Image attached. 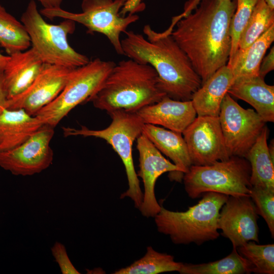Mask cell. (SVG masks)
Instances as JSON below:
<instances>
[{"label":"cell","instance_id":"obj_1","mask_svg":"<svg viewBox=\"0 0 274 274\" xmlns=\"http://www.w3.org/2000/svg\"><path fill=\"white\" fill-rule=\"evenodd\" d=\"M197 5L193 12L175 19L176 27L170 34L203 84L228 61L230 25L236 3V0H200Z\"/></svg>","mask_w":274,"mask_h":274},{"label":"cell","instance_id":"obj_2","mask_svg":"<svg viewBox=\"0 0 274 274\" xmlns=\"http://www.w3.org/2000/svg\"><path fill=\"white\" fill-rule=\"evenodd\" d=\"M170 30L158 32L149 24L143 35L126 31L121 40L124 55L156 72L159 89L170 98L190 100L200 87L201 80L191 61L172 37Z\"/></svg>","mask_w":274,"mask_h":274},{"label":"cell","instance_id":"obj_3","mask_svg":"<svg viewBox=\"0 0 274 274\" xmlns=\"http://www.w3.org/2000/svg\"><path fill=\"white\" fill-rule=\"evenodd\" d=\"M150 65L131 59L115 64L98 91L89 99L94 107L108 114L116 110L136 113L160 100L166 94Z\"/></svg>","mask_w":274,"mask_h":274},{"label":"cell","instance_id":"obj_4","mask_svg":"<svg viewBox=\"0 0 274 274\" xmlns=\"http://www.w3.org/2000/svg\"><path fill=\"white\" fill-rule=\"evenodd\" d=\"M197 204L183 212L168 210L161 206L155 216L158 232L168 235L175 244L194 243L200 245L219 236L217 221L221 209L229 196L204 193Z\"/></svg>","mask_w":274,"mask_h":274},{"label":"cell","instance_id":"obj_5","mask_svg":"<svg viewBox=\"0 0 274 274\" xmlns=\"http://www.w3.org/2000/svg\"><path fill=\"white\" fill-rule=\"evenodd\" d=\"M20 21L30 38L31 48L44 63L76 68L90 60L70 45L68 36L75 30L74 21L64 19L58 24H50L43 18L36 3L31 0L22 14Z\"/></svg>","mask_w":274,"mask_h":274},{"label":"cell","instance_id":"obj_6","mask_svg":"<svg viewBox=\"0 0 274 274\" xmlns=\"http://www.w3.org/2000/svg\"><path fill=\"white\" fill-rule=\"evenodd\" d=\"M112 122L109 126L100 130L91 129L85 126L80 128L63 127L64 136L95 137L105 140L118 154L124 164L128 188L120 198L129 197L134 207L140 208L143 199L140 180L135 172L132 154L134 141L142 134L144 123L136 113L116 110L109 114Z\"/></svg>","mask_w":274,"mask_h":274},{"label":"cell","instance_id":"obj_7","mask_svg":"<svg viewBox=\"0 0 274 274\" xmlns=\"http://www.w3.org/2000/svg\"><path fill=\"white\" fill-rule=\"evenodd\" d=\"M250 175L249 162L244 157L232 156L209 165H192L183 180L185 191L192 199L209 192L250 196Z\"/></svg>","mask_w":274,"mask_h":274},{"label":"cell","instance_id":"obj_8","mask_svg":"<svg viewBox=\"0 0 274 274\" xmlns=\"http://www.w3.org/2000/svg\"><path fill=\"white\" fill-rule=\"evenodd\" d=\"M115 64L97 58L73 69L57 97L35 116L44 124L55 128L72 110L98 91Z\"/></svg>","mask_w":274,"mask_h":274},{"label":"cell","instance_id":"obj_9","mask_svg":"<svg viewBox=\"0 0 274 274\" xmlns=\"http://www.w3.org/2000/svg\"><path fill=\"white\" fill-rule=\"evenodd\" d=\"M127 0H83L82 12L73 13L61 8L44 9L40 12L49 19L61 18L80 23L89 32H98L108 38L119 54L124 55L120 35L124 33L131 24L139 19V16L130 13L120 16L119 11Z\"/></svg>","mask_w":274,"mask_h":274},{"label":"cell","instance_id":"obj_10","mask_svg":"<svg viewBox=\"0 0 274 274\" xmlns=\"http://www.w3.org/2000/svg\"><path fill=\"white\" fill-rule=\"evenodd\" d=\"M218 117L229 156L245 158L266 122L254 110L242 108L228 93L223 99Z\"/></svg>","mask_w":274,"mask_h":274},{"label":"cell","instance_id":"obj_11","mask_svg":"<svg viewBox=\"0 0 274 274\" xmlns=\"http://www.w3.org/2000/svg\"><path fill=\"white\" fill-rule=\"evenodd\" d=\"M54 127L44 124L18 147L0 153V166L16 176H31L47 168L53 152L50 142Z\"/></svg>","mask_w":274,"mask_h":274},{"label":"cell","instance_id":"obj_12","mask_svg":"<svg viewBox=\"0 0 274 274\" xmlns=\"http://www.w3.org/2000/svg\"><path fill=\"white\" fill-rule=\"evenodd\" d=\"M192 165H207L230 157L218 117L197 116L183 131Z\"/></svg>","mask_w":274,"mask_h":274},{"label":"cell","instance_id":"obj_13","mask_svg":"<svg viewBox=\"0 0 274 274\" xmlns=\"http://www.w3.org/2000/svg\"><path fill=\"white\" fill-rule=\"evenodd\" d=\"M136 148L139 153L140 169L137 174L144 185L143 201L139 208L146 217H155L161 206L155 194V185L157 179L163 174L169 172L172 181L181 182L177 166L166 159L150 141L143 133L136 139Z\"/></svg>","mask_w":274,"mask_h":274},{"label":"cell","instance_id":"obj_14","mask_svg":"<svg viewBox=\"0 0 274 274\" xmlns=\"http://www.w3.org/2000/svg\"><path fill=\"white\" fill-rule=\"evenodd\" d=\"M73 69L44 63L36 78L26 89L8 99L7 109H22L29 114L35 116L57 97Z\"/></svg>","mask_w":274,"mask_h":274},{"label":"cell","instance_id":"obj_15","mask_svg":"<svg viewBox=\"0 0 274 274\" xmlns=\"http://www.w3.org/2000/svg\"><path fill=\"white\" fill-rule=\"evenodd\" d=\"M258 215L250 196H229L220 210L218 229L236 248L249 241L259 243Z\"/></svg>","mask_w":274,"mask_h":274},{"label":"cell","instance_id":"obj_16","mask_svg":"<svg viewBox=\"0 0 274 274\" xmlns=\"http://www.w3.org/2000/svg\"><path fill=\"white\" fill-rule=\"evenodd\" d=\"M145 124L161 125L182 133L196 117L192 101H181L165 95L159 101L136 112Z\"/></svg>","mask_w":274,"mask_h":274},{"label":"cell","instance_id":"obj_17","mask_svg":"<svg viewBox=\"0 0 274 274\" xmlns=\"http://www.w3.org/2000/svg\"><path fill=\"white\" fill-rule=\"evenodd\" d=\"M9 56V59L3 71L4 84L8 99L26 89L44 64L32 48Z\"/></svg>","mask_w":274,"mask_h":274},{"label":"cell","instance_id":"obj_18","mask_svg":"<svg viewBox=\"0 0 274 274\" xmlns=\"http://www.w3.org/2000/svg\"><path fill=\"white\" fill-rule=\"evenodd\" d=\"M227 93L249 104L265 122L274 121V86L267 84L264 78L235 79Z\"/></svg>","mask_w":274,"mask_h":274},{"label":"cell","instance_id":"obj_19","mask_svg":"<svg viewBox=\"0 0 274 274\" xmlns=\"http://www.w3.org/2000/svg\"><path fill=\"white\" fill-rule=\"evenodd\" d=\"M233 80L232 71L225 65L202 84L191 99L197 116L218 117L223 99Z\"/></svg>","mask_w":274,"mask_h":274},{"label":"cell","instance_id":"obj_20","mask_svg":"<svg viewBox=\"0 0 274 274\" xmlns=\"http://www.w3.org/2000/svg\"><path fill=\"white\" fill-rule=\"evenodd\" d=\"M43 125L22 109H5L0 115V153L20 145Z\"/></svg>","mask_w":274,"mask_h":274},{"label":"cell","instance_id":"obj_21","mask_svg":"<svg viewBox=\"0 0 274 274\" xmlns=\"http://www.w3.org/2000/svg\"><path fill=\"white\" fill-rule=\"evenodd\" d=\"M161 152L169 158L179 169L181 180L192 165L182 133L150 124H144L142 133Z\"/></svg>","mask_w":274,"mask_h":274},{"label":"cell","instance_id":"obj_22","mask_svg":"<svg viewBox=\"0 0 274 274\" xmlns=\"http://www.w3.org/2000/svg\"><path fill=\"white\" fill-rule=\"evenodd\" d=\"M268 135L265 126L245 158L251 166L252 186L274 190V159L269 153Z\"/></svg>","mask_w":274,"mask_h":274},{"label":"cell","instance_id":"obj_23","mask_svg":"<svg viewBox=\"0 0 274 274\" xmlns=\"http://www.w3.org/2000/svg\"><path fill=\"white\" fill-rule=\"evenodd\" d=\"M274 41V24L243 52L237 54L229 67L233 80L259 76L260 63L267 49Z\"/></svg>","mask_w":274,"mask_h":274},{"label":"cell","instance_id":"obj_24","mask_svg":"<svg viewBox=\"0 0 274 274\" xmlns=\"http://www.w3.org/2000/svg\"><path fill=\"white\" fill-rule=\"evenodd\" d=\"M253 266L233 246L231 253L217 261L200 264L183 263L181 274H244L252 272Z\"/></svg>","mask_w":274,"mask_h":274},{"label":"cell","instance_id":"obj_25","mask_svg":"<svg viewBox=\"0 0 274 274\" xmlns=\"http://www.w3.org/2000/svg\"><path fill=\"white\" fill-rule=\"evenodd\" d=\"M183 263L177 262L171 255L155 251L149 246L143 257L114 274H157L165 272H180Z\"/></svg>","mask_w":274,"mask_h":274},{"label":"cell","instance_id":"obj_26","mask_svg":"<svg viewBox=\"0 0 274 274\" xmlns=\"http://www.w3.org/2000/svg\"><path fill=\"white\" fill-rule=\"evenodd\" d=\"M30 45L24 25L0 5V46L10 55L25 51Z\"/></svg>","mask_w":274,"mask_h":274},{"label":"cell","instance_id":"obj_27","mask_svg":"<svg viewBox=\"0 0 274 274\" xmlns=\"http://www.w3.org/2000/svg\"><path fill=\"white\" fill-rule=\"evenodd\" d=\"M273 24L274 10L267 6L264 0H258L241 35L235 55L243 52Z\"/></svg>","mask_w":274,"mask_h":274},{"label":"cell","instance_id":"obj_28","mask_svg":"<svg viewBox=\"0 0 274 274\" xmlns=\"http://www.w3.org/2000/svg\"><path fill=\"white\" fill-rule=\"evenodd\" d=\"M238 253L252 265V272L274 273V244L258 245L249 241L237 248Z\"/></svg>","mask_w":274,"mask_h":274},{"label":"cell","instance_id":"obj_29","mask_svg":"<svg viewBox=\"0 0 274 274\" xmlns=\"http://www.w3.org/2000/svg\"><path fill=\"white\" fill-rule=\"evenodd\" d=\"M258 0H236L235 11L231 18L230 33L231 47L227 65L229 67L237 51L241 35L247 25Z\"/></svg>","mask_w":274,"mask_h":274},{"label":"cell","instance_id":"obj_30","mask_svg":"<svg viewBox=\"0 0 274 274\" xmlns=\"http://www.w3.org/2000/svg\"><path fill=\"white\" fill-rule=\"evenodd\" d=\"M250 197L255 206L257 214L265 221L274 236V190L252 187Z\"/></svg>","mask_w":274,"mask_h":274},{"label":"cell","instance_id":"obj_31","mask_svg":"<svg viewBox=\"0 0 274 274\" xmlns=\"http://www.w3.org/2000/svg\"><path fill=\"white\" fill-rule=\"evenodd\" d=\"M53 256L59 265L62 274H80L71 262L64 246L56 242L51 249Z\"/></svg>","mask_w":274,"mask_h":274},{"label":"cell","instance_id":"obj_32","mask_svg":"<svg viewBox=\"0 0 274 274\" xmlns=\"http://www.w3.org/2000/svg\"><path fill=\"white\" fill-rule=\"evenodd\" d=\"M274 69V47L271 48L270 52L262 59L260 63L259 76L264 78L265 76Z\"/></svg>","mask_w":274,"mask_h":274},{"label":"cell","instance_id":"obj_33","mask_svg":"<svg viewBox=\"0 0 274 274\" xmlns=\"http://www.w3.org/2000/svg\"><path fill=\"white\" fill-rule=\"evenodd\" d=\"M7 95L4 84L3 72H0V115L7 109Z\"/></svg>","mask_w":274,"mask_h":274},{"label":"cell","instance_id":"obj_34","mask_svg":"<svg viewBox=\"0 0 274 274\" xmlns=\"http://www.w3.org/2000/svg\"><path fill=\"white\" fill-rule=\"evenodd\" d=\"M44 9H54L61 8L63 0H36Z\"/></svg>","mask_w":274,"mask_h":274},{"label":"cell","instance_id":"obj_35","mask_svg":"<svg viewBox=\"0 0 274 274\" xmlns=\"http://www.w3.org/2000/svg\"><path fill=\"white\" fill-rule=\"evenodd\" d=\"M200 0H190L185 5V10L182 15H185L192 11L199 4Z\"/></svg>","mask_w":274,"mask_h":274},{"label":"cell","instance_id":"obj_36","mask_svg":"<svg viewBox=\"0 0 274 274\" xmlns=\"http://www.w3.org/2000/svg\"><path fill=\"white\" fill-rule=\"evenodd\" d=\"M9 58V55H4L0 53V72L4 71Z\"/></svg>","mask_w":274,"mask_h":274},{"label":"cell","instance_id":"obj_37","mask_svg":"<svg viewBox=\"0 0 274 274\" xmlns=\"http://www.w3.org/2000/svg\"><path fill=\"white\" fill-rule=\"evenodd\" d=\"M267 6L272 10H274V0H264Z\"/></svg>","mask_w":274,"mask_h":274}]
</instances>
